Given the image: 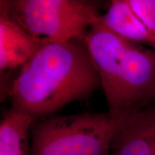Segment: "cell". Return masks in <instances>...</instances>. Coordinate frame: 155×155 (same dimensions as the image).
Wrapping results in <instances>:
<instances>
[{"mask_svg": "<svg viewBox=\"0 0 155 155\" xmlns=\"http://www.w3.org/2000/svg\"><path fill=\"white\" fill-rule=\"evenodd\" d=\"M38 121L11 109L0 123V155H31L30 131Z\"/></svg>", "mask_w": 155, "mask_h": 155, "instance_id": "8", "label": "cell"}, {"mask_svg": "<svg viewBox=\"0 0 155 155\" xmlns=\"http://www.w3.org/2000/svg\"><path fill=\"white\" fill-rule=\"evenodd\" d=\"M117 120L109 111L38 120L30 131L31 155H109Z\"/></svg>", "mask_w": 155, "mask_h": 155, "instance_id": "3", "label": "cell"}, {"mask_svg": "<svg viewBox=\"0 0 155 155\" xmlns=\"http://www.w3.org/2000/svg\"><path fill=\"white\" fill-rule=\"evenodd\" d=\"M129 3L155 43V0H129Z\"/></svg>", "mask_w": 155, "mask_h": 155, "instance_id": "9", "label": "cell"}, {"mask_svg": "<svg viewBox=\"0 0 155 155\" xmlns=\"http://www.w3.org/2000/svg\"><path fill=\"white\" fill-rule=\"evenodd\" d=\"M50 41L27 32L9 16L0 2V70L1 72L23 66Z\"/></svg>", "mask_w": 155, "mask_h": 155, "instance_id": "6", "label": "cell"}, {"mask_svg": "<svg viewBox=\"0 0 155 155\" xmlns=\"http://www.w3.org/2000/svg\"><path fill=\"white\" fill-rule=\"evenodd\" d=\"M109 155H155V100L118 118Z\"/></svg>", "mask_w": 155, "mask_h": 155, "instance_id": "5", "label": "cell"}, {"mask_svg": "<svg viewBox=\"0 0 155 155\" xmlns=\"http://www.w3.org/2000/svg\"><path fill=\"white\" fill-rule=\"evenodd\" d=\"M100 86L84 40L50 42L21 68L9 92L11 108L40 120Z\"/></svg>", "mask_w": 155, "mask_h": 155, "instance_id": "1", "label": "cell"}, {"mask_svg": "<svg viewBox=\"0 0 155 155\" xmlns=\"http://www.w3.org/2000/svg\"><path fill=\"white\" fill-rule=\"evenodd\" d=\"M3 1L9 16L21 28L52 42L84 40L102 16L94 2L85 0Z\"/></svg>", "mask_w": 155, "mask_h": 155, "instance_id": "4", "label": "cell"}, {"mask_svg": "<svg viewBox=\"0 0 155 155\" xmlns=\"http://www.w3.org/2000/svg\"><path fill=\"white\" fill-rule=\"evenodd\" d=\"M101 22L114 33L137 44L155 48L154 40L136 15L129 0H114Z\"/></svg>", "mask_w": 155, "mask_h": 155, "instance_id": "7", "label": "cell"}, {"mask_svg": "<svg viewBox=\"0 0 155 155\" xmlns=\"http://www.w3.org/2000/svg\"><path fill=\"white\" fill-rule=\"evenodd\" d=\"M84 42L112 115L118 119L155 100V48L121 38L101 20L91 27Z\"/></svg>", "mask_w": 155, "mask_h": 155, "instance_id": "2", "label": "cell"}]
</instances>
